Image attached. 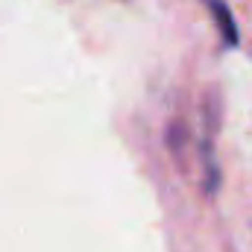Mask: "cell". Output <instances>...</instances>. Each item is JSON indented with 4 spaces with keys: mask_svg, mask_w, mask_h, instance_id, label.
Here are the masks:
<instances>
[{
    "mask_svg": "<svg viewBox=\"0 0 252 252\" xmlns=\"http://www.w3.org/2000/svg\"><path fill=\"white\" fill-rule=\"evenodd\" d=\"M205 6H208L211 18H214V24H217V32H220L223 44H226V47H238L241 35H238V24H235L232 12H229V6H226V0H205Z\"/></svg>",
    "mask_w": 252,
    "mask_h": 252,
    "instance_id": "obj_1",
    "label": "cell"
}]
</instances>
